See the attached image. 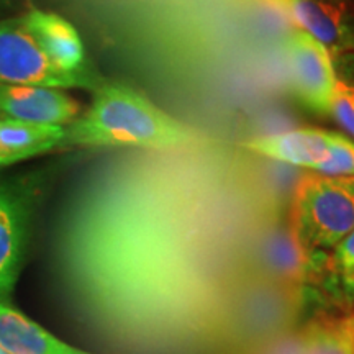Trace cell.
Wrapping results in <instances>:
<instances>
[{
    "instance_id": "cell-20",
    "label": "cell",
    "mask_w": 354,
    "mask_h": 354,
    "mask_svg": "<svg viewBox=\"0 0 354 354\" xmlns=\"http://www.w3.org/2000/svg\"><path fill=\"white\" fill-rule=\"evenodd\" d=\"M15 6H17V0H0V17L6 15L7 12H10Z\"/></svg>"
},
{
    "instance_id": "cell-15",
    "label": "cell",
    "mask_w": 354,
    "mask_h": 354,
    "mask_svg": "<svg viewBox=\"0 0 354 354\" xmlns=\"http://www.w3.org/2000/svg\"><path fill=\"white\" fill-rule=\"evenodd\" d=\"M299 354H354V315L313 317L297 333Z\"/></svg>"
},
{
    "instance_id": "cell-8",
    "label": "cell",
    "mask_w": 354,
    "mask_h": 354,
    "mask_svg": "<svg viewBox=\"0 0 354 354\" xmlns=\"http://www.w3.org/2000/svg\"><path fill=\"white\" fill-rule=\"evenodd\" d=\"M253 276L277 284L302 287L310 256L295 240L289 221H263L253 243Z\"/></svg>"
},
{
    "instance_id": "cell-10",
    "label": "cell",
    "mask_w": 354,
    "mask_h": 354,
    "mask_svg": "<svg viewBox=\"0 0 354 354\" xmlns=\"http://www.w3.org/2000/svg\"><path fill=\"white\" fill-rule=\"evenodd\" d=\"M81 115V105L61 88L0 84V117L68 127Z\"/></svg>"
},
{
    "instance_id": "cell-12",
    "label": "cell",
    "mask_w": 354,
    "mask_h": 354,
    "mask_svg": "<svg viewBox=\"0 0 354 354\" xmlns=\"http://www.w3.org/2000/svg\"><path fill=\"white\" fill-rule=\"evenodd\" d=\"M331 143V131L320 128H297L274 135L256 136L243 141V146L259 156L284 162V165L318 171Z\"/></svg>"
},
{
    "instance_id": "cell-11",
    "label": "cell",
    "mask_w": 354,
    "mask_h": 354,
    "mask_svg": "<svg viewBox=\"0 0 354 354\" xmlns=\"http://www.w3.org/2000/svg\"><path fill=\"white\" fill-rule=\"evenodd\" d=\"M292 28L302 30L328 48L348 43V10L342 0H266Z\"/></svg>"
},
{
    "instance_id": "cell-17",
    "label": "cell",
    "mask_w": 354,
    "mask_h": 354,
    "mask_svg": "<svg viewBox=\"0 0 354 354\" xmlns=\"http://www.w3.org/2000/svg\"><path fill=\"white\" fill-rule=\"evenodd\" d=\"M330 115L351 138H354V105L338 87H336L335 99L331 102Z\"/></svg>"
},
{
    "instance_id": "cell-21",
    "label": "cell",
    "mask_w": 354,
    "mask_h": 354,
    "mask_svg": "<svg viewBox=\"0 0 354 354\" xmlns=\"http://www.w3.org/2000/svg\"><path fill=\"white\" fill-rule=\"evenodd\" d=\"M17 162H20L19 159H15L12 156H6V154H0V169H2V167H8L12 165H17Z\"/></svg>"
},
{
    "instance_id": "cell-3",
    "label": "cell",
    "mask_w": 354,
    "mask_h": 354,
    "mask_svg": "<svg viewBox=\"0 0 354 354\" xmlns=\"http://www.w3.org/2000/svg\"><path fill=\"white\" fill-rule=\"evenodd\" d=\"M302 310V287L251 277L230 300L223 322L225 354H253L289 336Z\"/></svg>"
},
{
    "instance_id": "cell-14",
    "label": "cell",
    "mask_w": 354,
    "mask_h": 354,
    "mask_svg": "<svg viewBox=\"0 0 354 354\" xmlns=\"http://www.w3.org/2000/svg\"><path fill=\"white\" fill-rule=\"evenodd\" d=\"M66 127L39 125L0 117V154L19 161L64 148Z\"/></svg>"
},
{
    "instance_id": "cell-22",
    "label": "cell",
    "mask_w": 354,
    "mask_h": 354,
    "mask_svg": "<svg viewBox=\"0 0 354 354\" xmlns=\"http://www.w3.org/2000/svg\"><path fill=\"white\" fill-rule=\"evenodd\" d=\"M0 354H6V353H3V351H0Z\"/></svg>"
},
{
    "instance_id": "cell-1",
    "label": "cell",
    "mask_w": 354,
    "mask_h": 354,
    "mask_svg": "<svg viewBox=\"0 0 354 354\" xmlns=\"http://www.w3.org/2000/svg\"><path fill=\"white\" fill-rule=\"evenodd\" d=\"M261 221L149 183H99L61 220L56 271L71 313L113 354H225L233 294L253 276Z\"/></svg>"
},
{
    "instance_id": "cell-4",
    "label": "cell",
    "mask_w": 354,
    "mask_h": 354,
    "mask_svg": "<svg viewBox=\"0 0 354 354\" xmlns=\"http://www.w3.org/2000/svg\"><path fill=\"white\" fill-rule=\"evenodd\" d=\"M289 223L310 258L335 248L354 230V177L305 174L295 184Z\"/></svg>"
},
{
    "instance_id": "cell-19",
    "label": "cell",
    "mask_w": 354,
    "mask_h": 354,
    "mask_svg": "<svg viewBox=\"0 0 354 354\" xmlns=\"http://www.w3.org/2000/svg\"><path fill=\"white\" fill-rule=\"evenodd\" d=\"M338 88L348 97L349 102L354 105V82H346L343 79H338Z\"/></svg>"
},
{
    "instance_id": "cell-2",
    "label": "cell",
    "mask_w": 354,
    "mask_h": 354,
    "mask_svg": "<svg viewBox=\"0 0 354 354\" xmlns=\"http://www.w3.org/2000/svg\"><path fill=\"white\" fill-rule=\"evenodd\" d=\"M201 143L197 131L122 82L104 81L91 107L66 127L64 148H140L172 151Z\"/></svg>"
},
{
    "instance_id": "cell-7",
    "label": "cell",
    "mask_w": 354,
    "mask_h": 354,
    "mask_svg": "<svg viewBox=\"0 0 354 354\" xmlns=\"http://www.w3.org/2000/svg\"><path fill=\"white\" fill-rule=\"evenodd\" d=\"M292 87L302 104L318 113H330L338 76L328 46L302 30L292 28L286 41Z\"/></svg>"
},
{
    "instance_id": "cell-6",
    "label": "cell",
    "mask_w": 354,
    "mask_h": 354,
    "mask_svg": "<svg viewBox=\"0 0 354 354\" xmlns=\"http://www.w3.org/2000/svg\"><path fill=\"white\" fill-rule=\"evenodd\" d=\"M39 177L0 179V304L10 297L24 266Z\"/></svg>"
},
{
    "instance_id": "cell-13",
    "label": "cell",
    "mask_w": 354,
    "mask_h": 354,
    "mask_svg": "<svg viewBox=\"0 0 354 354\" xmlns=\"http://www.w3.org/2000/svg\"><path fill=\"white\" fill-rule=\"evenodd\" d=\"M0 351L6 354H92L56 338L10 304H0Z\"/></svg>"
},
{
    "instance_id": "cell-16",
    "label": "cell",
    "mask_w": 354,
    "mask_h": 354,
    "mask_svg": "<svg viewBox=\"0 0 354 354\" xmlns=\"http://www.w3.org/2000/svg\"><path fill=\"white\" fill-rule=\"evenodd\" d=\"M317 172L326 176L354 177V140L343 133L331 131L328 156Z\"/></svg>"
},
{
    "instance_id": "cell-5",
    "label": "cell",
    "mask_w": 354,
    "mask_h": 354,
    "mask_svg": "<svg viewBox=\"0 0 354 354\" xmlns=\"http://www.w3.org/2000/svg\"><path fill=\"white\" fill-rule=\"evenodd\" d=\"M102 77L64 73L51 63L30 35L21 17L0 20V84L50 88H88L94 92Z\"/></svg>"
},
{
    "instance_id": "cell-18",
    "label": "cell",
    "mask_w": 354,
    "mask_h": 354,
    "mask_svg": "<svg viewBox=\"0 0 354 354\" xmlns=\"http://www.w3.org/2000/svg\"><path fill=\"white\" fill-rule=\"evenodd\" d=\"M331 264L346 276H354V230L335 246Z\"/></svg>"
},
{
    "instance_id": "cell-9",
    "label": "cell",
    "mask_w": 354,
    "mask_h": 354,
    "mask_svg": "<svg viewBox=\"0 0 354 354\" xmlns=\"http://www.w3.org/2000/svg\"><path fill=\"white\" fill-rule=\"evenodd\" d=\"M21 20L56 68L82 77H100L88 68L84 43L74 25L55 12L30 8Z\"/></svg>"
}]
</instances>
